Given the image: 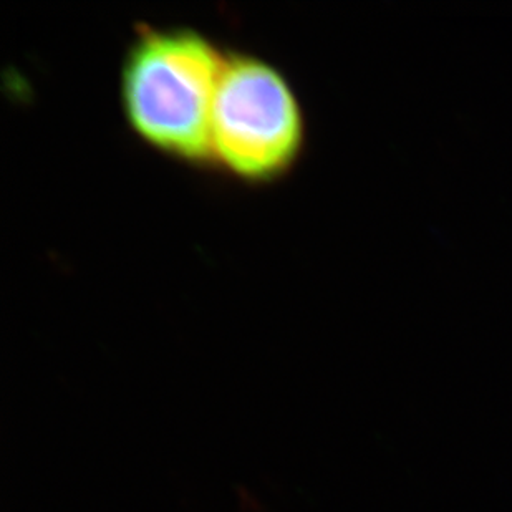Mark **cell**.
I'll return each instance as SVG.
<instances>
[{
  "label": "cell",
  "instance_id": "6da1fadb",
  "mask_svg": "<svg viewBox=\"0 0 512 512\" xmlns=\"http://www.w3.org/2000/svg\"><path fill=\"white\" fill-rule=\"evenodd\" d=\"M224 58L199 30L138 25L120 72L121 112L130 130L170 160L213 166L211 116Z\"/></svg>",
  "mask_w": 512,
  "mask_h": 512
},
{
  "label": "cell",
  "instance_id": "7a4b0ae2",
  "mask_svg": "<svg viewBox=\"0 0 512 512\" xmlns=\"http://www.w3.org/2000/svg\"><path fill=\"white\" fill-rule=\"evenodd\" d=\"M305 141L304 110L284 73L259 55L226 52L211 116L213 166L252 186L277 183Z\"/></svg>",
  "mask_w": 512,
  "mask_h": 512
}]
</instances>
